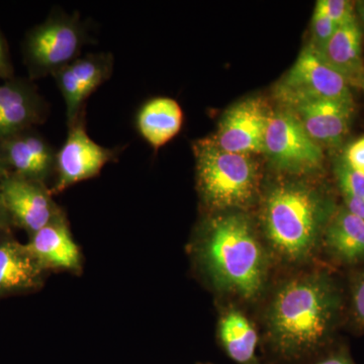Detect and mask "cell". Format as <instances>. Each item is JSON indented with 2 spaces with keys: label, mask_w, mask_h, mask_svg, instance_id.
<instances>
[{
  "label": "cell",
  "mask_w": 364,
  "mask_h": 364,
  "mask_svg": "<svg viewBox=\"0 0 364 364\" xmlns=\"http://www.w3.org/2000/svg\"><path fill=\"white\" fill-rule=\"evenodd\" d=\"M315 364H355L352 360L351 356L345 349L332 352L329 355L321 359Z\"/></svg>",
  "instance_id": "obj_27"
},
{
  "label": "cell",
  "mask_w": 364,
  "mask_h": 364,
  "mask_svg": "<svg viewBox=\"0 0 364 364\" xmlns=\"http://www.w3.org/2000/svg\"><path fill=\"white\" fill-rule=\"evenodd\" d=\"M316 52L328 65L338 72L349 85H363L361 32L356 21L338 26L325 47Z\"/></svg>",
  "instance_id": "obj_15"
},
{
  "label": "cell",
  "mask_w": 364,
  "mask_h": 364,
  "mask_svg": "<svg viewBox=\"0 0 364 364\" xmlns=\"http://www.w3.org/2000/svg\"><path fill=\"white\" fill-rule=\"evenodd\" d=\"M340 298L324 274L298 277L280 287L268 313L273 347L282 358L298 359L325 344L338 315Z\"/></svg>",
  "instance_id": "obj_1"
},
{
  "label": "cell",
  "mask_w": 364,
  "mask_h": 364,
  "mask_svg": "<svg viewBox=\"0 0 364 364\" xmlns=\"http://www.w3.org/2000/svg\"><path fill=\"white\" fill-rule=\"evenodd\" d=\"M363 86H364V83H363Z\"/></svg>",
  "instance_id": "obj_31"
},
{
  "label": "cell",
  "mask_w": 364,
  "mask_h": 364,
  "mask_svg": "<svg viewBox=\"0 0 364 364\" xmlns=\"http://www.w3.org/2000/svg\"><path fill=\"white\" fill-rule=\"evenodd\" d=\"M114 58L109 53L79 57L53 75L66 107L68 126L81 114L87 98L112 76Z\"/></svg>",
  "instance_id": "obj_10"
},
{
  "label": "cell",
  "mask_w": 364,
  "mask_h": 364,
  "mask_svg": "<svg viewBox=\"0 0 364 364\" xmlns=\"http://www.w3.org/2000/svg\"><path fill=\"white\" fill-rule=\"evenodd\" d=\"M328 215L329 207L315 189L284 183L265 198L263 226L275 252L289 261H301L312 255Z\"/></svg>",
  "instance_id": "obj_3"
},
{
  "label": "cell",
  "mask_w": 364,
  "mask_h": 364,
  "mask_svg": "<svg viewBox=\"0 0 364 364\" xmlns=\"http://www.w3.org/2000/svg\"><path fill=\"white\" fill-rule=\"evenodd\" d=\"M9 173L11 172L9 171V166L0 153V232L6 231L11 223L6 208H4V200H2V183Z\"/></svg>",
  "instance_id": "obj_26"
},
{
  "label": "cell",
  "mask_w": 364,
  "mask_h": 364,
  "mask_svg": "<svg viewBox=\"0 0 364 364\" xmlns=\"http://www.w3.org/2000/svg\"><path fill=\"white\" fill-rule=\"evenodd\" d=\"M87 33L78 14L56 11L28 37L26 52L35 70L54 75L80 57Z\"/></svg>",
  "instance_id": "obj_6"
},
{
  "label": "cell",
  "mask_w": 364,
  "mask_h": 364,
  "mask_svg": "<svg viewBox=\"0 0 364 364\" xmlns=\"http://www.w3.org/2000/svg\"><path fill=\"white\" fill-rule=\"evenodd\" d=\"M68 128L65 142L57 151L55 172L58 176L54 193H61L77 182L98 176L119 154V150L104 147L90 138L83 114Z\"/></svg>",
  "instance_id": "obj_8"
},
{
  "label": "cell",
  "mask_w": 364,
  "mask_h": 364,
  "mask_svg": "<svg viewBox=\"0 0 364 364\" xmlns=\"http://www.w3.org/2000/svg\"><path fill=\"white\" fill-rule=\"evenodd\" d=\"M328 251L346 264L364 261V221L346 208H339L325 228Z\"/></svg>",
  "instance_id": "obj_19"
},
{
  "label": "cell",
  "mask_w": 364,
  "mask_h": 364,
  "mask_svg": "<svg viewBox=\"0 0 364 364\" xmlns=\"http://www.w3.org/2000/svg\"><path fill=\"white\" fill-rule=\"evenodd\" d=\"M352 315L356 324L364 328V274L356 280L352 289Z\"/></svg>",
  "instance_id": "obj_24"
},
{
  "label": "cell",
  "mask_w": 364,
  "mask_h": 364,
  "mask_svg": "<svg viewBox=\"0 0 364 364\" xmlns=\"http://www.w3.org/2000/svg\"><path fill=\"white\" fill-rule=\"evenodd\" d=\"M43 104L30 86L18 82L0 85V138L6 139L40 122Z\"/></svg>",
  "instance_id": "obj_17"
},
{
  "label": "cell",
  "mask_w": 364,
  "mask_h": 364,
  "mask_svg": "<svg viewBox=\"0 0 364 364\" xmlns=\"http://www.w3.org/2000/svg\"><path fill=\"white\" fill-rule=\"evenodd\" d=\"M57 151L38 134L23 132L4 139L1 155L14 173L44 183L56 170Z\"/></svg>",
  "instance_id": "obj_13"
},
{
  "label": "cell",
  "mask_w": 364,
  "mask_h": 364,
  "mask_svg": "<svg viewBox=\"0 0 364 364\" xmlns=\"http://www.w3.org/2000/svg\"><path fill=\"white\" fill-rule=\"evenodd\" d=\"M315 9L322 11L339 26L356 21L353 6L346 0H318Z\"/></svg>",
  "instance_id": "obj_22"
},
{
  "label": "cell",
  "mask_w": 364,
  "mask_h": 364,
  "mask_svg": "<svg viewBox=\"0 0 364 364\" xmlns=\"http://www.w3.org/2000/svg\"><path fill=\"white\" fill-rule=\"evenodd\" d=\"M308 135L322 147L341 143L348 130L353 102L318 100L289 107Z\"/></svg>",
  "instance_id": "obj_12"
},
{
  "label": "cell",
  "mask_w": 364,
  "mask_h": 364,
  "mask_svg": "<svg viewBox=\"0 0 364 364\" xmlns=\"http://www.w3.org/2000/svg\"><path fill=\"white\" fill-rule=\"evenodd\" d=\"M2 200L9 220L32 236L62 215L44 183L9 173L2 183Z\"/></svg>",
  "instance_id": "obj_9"
},
{
  "label": "cell",
  "mask_w": 364,
  "mask_h": 364,
  "mask_svg": "<svg viewBox=\"0 0 364 364\" xmlns=\"http://www.w3.org/2000/svg\"><path fill=\"white\" fill-rule=\"evenodd\" d=\"M358 9L359 16H360L361 20H363L364 23V0L363 1L358 2Z\"/></svg>",
  "instance_id": "obj_30"
},
{
  "label": "cell",
  "mask_w": 364,
  "mask_h": 364,
  "mask_svg": "<svg viewBox=\"0 0 364 364\" xmlns=\"http://www.w3.org/2000/svg\"><path fill=\"white\" fill-rule=\"evenodd\" d=\"M26 246L44 270L48 268L75 269L79 267L80 254L63 214L32 235Z\"/></svg>",
  "instance_id": "obj_14"
},
{
  "label": "cell",
  "mask_w": 364,
  "mask_h": 364,
  "mask_svg": "<svg viewBox=\"0 0 364 364\" xmlns=\"http://www.w3.org/2000/svg\"><path fill=\"white\" fill-rule=\"evenodd\" d=\"M7 73H9V63H7L4 43H2L1 38H0V74Z\"/></svg>",
  "instance_id": "obj_29"
},
{
  "label": "cell",
  "mask_w": 364,
  "mask_h": 364,
  "mask_svg": "<svg viewBox=\"0 0 364 364\" xmlns=\"http://www.w3.org/2000/svg\"><path fill=\"white\" fill-rule=\"evenodd\" d=\"M183 112L176 100L155 97L147 100L136 112L135 126L144 140L159 149L181 131Z\"/></svg>",
  "instance_id": "obj_18"
},
{
  "label": "cell",
  "mask_w": 364,
  "mask_h": 364,
  "mask_svg": "<svg viewBox=\"0 0 364 364\" xmlns=\"http://www.w3.org/2000/svg\"><path fill=\"white\" fill-rule=\"evenodd\" d=\"M43 272L26 245L11 239L0 240V298L37 289Z\"/></svg>",
  "instance_id": "obj_16"
},
{
  "label": "cell",
  "mask_w": 364,
  "mask_h": 364,
  "mask_svg": "<svg viewBox=\"0 0 364 364\" xmlns=\"http://www.w3.org/2000/svg\"><path fill=\"white\" fill-rule=\"evenodd\" d=\"M270 114L259 98L239 102L223 117L215 142L222 149L239 154L263 152Z\"/></svg>",
  "instance_id": "obj_11"
},
{
  "label": "cell",
  "mask_w": 364,
  "mask_h": 364,
  "mask_svg": "<svg viewBox=\"0 0 364 364\" xmlns=\"http://www.w3.org/2000/svg\"><path fill=\"white\" fill-rule=\"evenodd\" d=\"M274 95L286 109L318 100L352 102L347 81L306 46L296 63L275 86Z\"/></svg>",
  "instance_id": "obj_5"
},
{
  "label": "cell",
  "mask_w": 364,
  "mask_h": 364,
  "mask_svg": "<svg viewBox=\"0 0 364 364\" xmlns=\"http://www.w3.org/2000/svg\"><path fill=\"white\" fill-rule=\"evenodd\" d=\"M200 249L203 265L220 289L245 299L260 293L267 259L245 217L233 214L215 218L208 224Z\"/></svg>",
  "instance_id": "obj_2"
},
{
  "label": "cell",
  "mask_w": 364,
  "mask_h": 364,
  "mask_svg": "<svg viewBox=\"0 0 364 364\" xmlns=\"http://www.w3.org/2000/svg\"><path fill=\"white\" fill-rule=\"evenodd\" d=\"M338 26L325 14L315 9L312 20L313 42L311 46L316 51L324 48L336 32Z\"/></svg>",
  "instance_id": "obj_23"
},
{
  "label": "cell",
  "mask_w": 364,
  "mask_h": 364,
  "mask_svg": "<svg viewBox=\"0 0 364 364\" xmlns=\"http://www.w3.org/2000/svg\"><path fill=\"white\" fill-rule=\"evenodd\" d=\"M220 339L229 358L239 364H258V336L252 324L238 311L228 312L220 322Z\"/></svg>",
  "instance_id": "obj_20"
},
{
  "label": "cell",
  "mask_w": 364,
  "mask_h": 364,
  "mask_svg": "<svg viewBox=\"0 0 364 364\" xmlns=\"http://www.w3.org/2000/svg\"><path fill=\"white\" fill-rule=\"evenodd\" d=\"M195 150L198 186L210 207L226 210L251 202L257 168L250 155L222 149L215 140L200 141Z\"/></svg>",
  "instance_id": "obj_4"
},
{
  "label": "cell",
  "mask_w": 364,
  "mask_h": 364,
  "mask_svg": "<svg viewBox=\"0 0 364 364\" xmlns=\"http://www.w3.org/2000/svg\"><path fill=\"white\" fill-rule=\"evenodd\" d=\"M344 160L351 168L364 176V136L347 149Z\"/></svg>",
  "instance_id": "obj_25"
},
{
  "label": "cell",
  "mask_w": 364,
  "mask_h": 364,
  "mask_svg": "<svg viewBox=\"0 0 364 364\" xmlns=\"http://www.w3.org/2000/svg\"><path fill=\"white\" fill-rule=\"evenodd\" d=\"M263 152L275 167L294 173L314 171L324 159L322 147L287 109L270 114Z\"/></svg>",
  "instance_id": "obj_7"
},
{
  "label": "cell",
  "mask_w": 364,
  "mask_h": 364,
  "mask_svg": "<svg viewBox=\"0 0 364 364\" xmlns=\"http://www.w3.org/2000/svg\"><path fill=\"white\" fill-rule=\"evenodd\" d=\"M336 176L343 195L364 200V176L351 168L344 159L336 165Z\"/></svg>",
  "instance_id": "obj_21"
},
{
  "label": "cell",
  "mask_w": 364,
  "mask_h": 364,
  "mask_svg": "<svg viewBox=\"0 0 364 364\" xmlns=\"http://www.w3.org/2000/svg\"><path fill=\"white\" fill-rule=\"evenodd\" d=\"M344 196V207L359 219L364 221V200L349 195Z\"/></svg>",
  "instance_id": "obj_28"
}]
</instances>
